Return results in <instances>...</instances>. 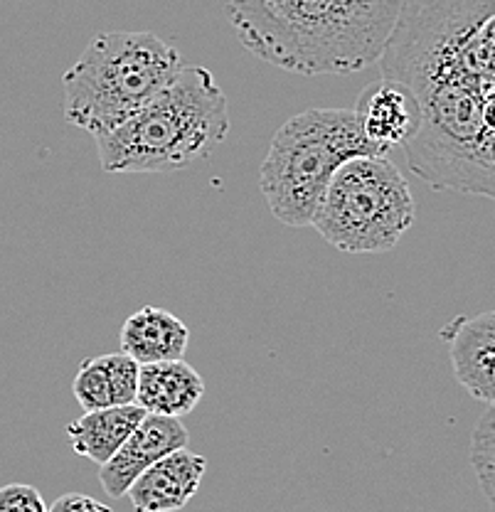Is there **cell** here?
Instances as JSON below:
<instances>
[{
  "mask_svg": "<svg viewBox=\"0 0 495 512\" xmlns=\"http://www.w3.org/2000/svg\"><path fill=\"white\" fill-rule=\"evenodd\" d=\"M119 340L121 352L133 357L138 365H148V362L183 360L190 345V330L183 320L165 308L143 306L124 320Z\"/></svg>",
  "mask_w": 495,
  "mask_h": 512,
  "instance_id": "7c38bea8",
  "label": "cell"
},
{
  "mask_svg": "<svg viewBox=\"0 0 495 512\" xmlns=\"http://www.w3.org/2000/svg\"><path fill=\"white\" fill-rule=\"evenodd\" d=\"M382 156L365 138L353 109H308L276 128L259 168L271 215L286 227H311L330 175L345 160Z\"/></svg>",
  "mask_w": 495,
  "mask_h": 512,
  "instance_id": "5b68a950",
  "label": "cell"
},
{
  "mask_svg": "<svg viewBox=\"0 0 495 512\" xmlns=\"http://www.w3.org/2000/svg\"><path fill=\"white\" fill-rule=\"evenodd\" d=\"M367 141L377 153L390 156L392 148H402L414 131V104L397 84L377 79L360 94L355 106Z\"/></svg>",
  "mask_w": 495,
  "mask_h": 512,
  "instance_id": "8fae6325",
  "label": "cell"
},
{
  "mask_svg": "<svg viewBox=\"0 0 495 512\" xmlns=\"http://www.w3.org/2000/svg\"><path fill=\"white\" fill-rule=\"evenodd\" d=\"M471 466L488 505L495 500V407L486 404L471 431Z\"/></svg>",
  "mask_w": 495,
  "mask_h": 512,
  "instance_id": "9a60e30c",
  "label": "cell"
},
{
  "mask_svg": "<svg viewBox=\"0 0 495 512\" xmlns=\"http://www.w3.org/2000/svg\"><path fill=\"white\" fill-rule=\"evenodd\" d=\"M205 397V382L200 372L185 360L148 362L138 365L136 404L146 414L183 419Z\"/></svg>",
  "mask_w": 495,
  "mask_h": 512,
  "instance_id": "30bf717a",
  "label": "cell"
},
{
  "mask_svg": "<svg viewBox=\"0 0 495 512\" xmlns=\"http://www.w3.org/2000/svg\"><path fill=\"white\" fill-rule=\"evenodd\" d=\"M441 340L449 345L451 370L456 382L476 402H495L493 360H495V313L459 316L441 330Z\"/></svg>",
  "mask_w": 495,
  "mask_h": 512,
  "instance_id": "ba28073f",
  "label": "cell"
},
{
  "mask_svg": "<svg viewBox=\"0 0 495 512\" xmlns=\"http://www.w3.org/2000/svg\"><path fill=\"white\" fill-rule=\"evenodd\" d=\"M188 426L180 419L161 414H146L141 424L131 431L129 439L119 446V451L99 466V483L111 498H124L131 483L146 468L161 461L175 448L188 446Z\"/></svg>",
  "mask_w": 495,
  "mask_h": 512,
  "instance_id": "52a82bcc",
  "label": "cell"
},
{
  "mask_svg": "<svg viewBox=\"0 0 495 512\" xmlns=\"http://www.w3.org/2000/svg\"><path fill=\"white\" fill-rule=\"evenodd\" d=\"M230 133V104L210 69L183 64L173 82L114 131L97 136L106 173H178Z\"/></svg>",
  "mask_w": 495,
  "mask_h": 512,
  "instance_id": "3957f363",
  "label": "cell"
},
{
  "mask_svg": "<svg viewBox=\"0 0 495 512\" xmlns=\"http://www.w3.org/2000/svg\"><path fill=\"white\" fill-rule=\"evenodd\" d=\"M47 512H114L109 505L99 503V500L89 498L82 493H67L62 498H57L55 503L47 508Z\"/></svg>",
  "mask_w": 495,
  "mask_h": 512,
  "instance_id": "e0dca14e",
  "label": "cell"
},
{
  "mask_svg": "<svg viewBox=\"0 0 495 512\" xmlns=\"http://www.w3.org/2000/svg\"><path fill=\"white\" fill-rule=\"evenodd\" d=\"M404 0H225L239 42L284 72L355 74L380 60Z\"/></svg>",
  "mask_w": 495,
  "mask_h": 512,
  "instance_id": "6da1fadb",
  "label": "cell"
},
{
  "mask_svg": "<svg viewBox=\"0 0 495 512\" xmlns=\"http://www.w3.org/2000/svg\"><path fill=\"white\" fill-rule=\"evenodd\" d=\"M146 416L138 404H121V407H106L97 412H84L67 424L69 444L74 453L89 458L97 466H104L119 446L129 439V434L141 424Z\"/></svg>",
  "mask_w": 495,
  "mask_h": 512,
  "instance_id": "5bb4252c",
  "label": "cell"
},
{
  "mask_svg": "<svg viewBox=\"0 0 495 512\" xmlns=\"http://www.w3.org/2000/svg\"><path fill=\"white\" fill-rule=\"evenodd\" d=\"M377 67L407 94L431 84L495 94V0H404Z\"/></svg>",
  "mask_w": 495,
  "mask_h": 512,
  "instance_id": "7a4b0ae2",
  "label": "cell"
},
{
  "mask_svg": "<svg viewBox=\"0 0 495 512\" xmlns=\"http://www.w3.org/2000/svg\"><path fill=\"white\" fill-rule=\"evenodd\" d=\"M0 512H47V505L33 485L10 483L0 488Z\"/></svg>",
  "mask_w": 495,
  "mask_h": 512,
  "instance_id": "2e32d148",
  "label": "cell"
},
{
  "mask_svg": "<svg viewBox=\"0 0 495 512\" xmlns=\"http://www.w3.org/2000/svg\"><path fill=\"white\" fill-rule=\"evenodd\" d=\"M183 57L153 32H99L62 74V111L94 138L141 111L183 69Z\"/></svg>",
  "mask_w": 495,
  "mask_h": 512,
  "instance_id": "277c9868",
  "label": "cell"
},
{
  "mask_svg": "<svg viewBox=\"0 0 495 512\" xmlns=\"http://www.w3.org/2000/svg\"><path fill=\"white\" fill-rule=\"evenodd\" d=\"M414 215L412 190L390 156H358L330 175L311 227L345 254H382L402 242Z\"/></svg>",
  "mask_w": 495,
  "mask_h": 512,
  "instance_id": "8992f818",
  "label": "cell"
},
{
  "mask_svg": "<svg viewBox=\"0 0 495 512\" xmlns=\"http://www.w3.org/2000/svg\"><path fill=\"white\" fill-rule=\"evenodd\" d=\"M138 362L126 352H109L82 360L72 382V394L84 412L136 404Z\"/></svg>",
  "mask_w": 495,
  "mask_h": 512,
  "instance_id": "4fadbf2b",
  "label": "cell"
},
{
  "mask_svg": "<svg viewBox=\"0 0 495 512\" xmlns=\"http://www.w3.org/2000/svg\"><path fill=\"white\" fill-rule=\"evenodd\" d=\"M207 471V458L188 446L175 448L161 461L141 473L126 490L136 512H175L183 510L200 490Z\"/></svg>",
  "mask_w": 495,
  "mask_h": 512,
  "instance_id": "9c48e42d",
  "label": "cell"
}]
</instances>
